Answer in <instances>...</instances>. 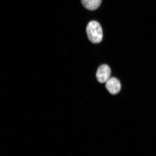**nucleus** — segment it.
Wrapping results in <instances>:
<instances>
[{
	"mask_svg": "<svg viewBox=\"0 0 156 156\" xmlns=\"http://www.w3.org/2000/svg\"><path fill=\"white\" fill-rule=\"evenodd\" d=\"M86 32L89 40L93 43L98 44L102 41V29L100 24L97 21H90L87 25Z\"/></svg>",
	"mask_w": 156,
	"mask_h": 156,
	"instance_id": "f257e3e1",
	"label": "nucleus"
},
{
	"mask_svg": "<svg viewBox=\"0 0 156 156\" xmlns=\"http://www.w3.org/2000/svg\"><path fill=\"white\" fill-rule=\"evenodd\" d=\"M111 71L110 67L106 64H103L97 69L96 76L97 81L99 83H106L110 79Z\"/></svg>",
	"mask_w": 156,
	"mask_h": 156,
	"instance_id": "f03ea898",
	"label": "nucleus"
},
{
	"mask_svg": "<svg viewBox=\"0 0 156 156\" xmlns=\"http://www.w3.org/2000/svg\"><path fill=\"white\" fill-rule=\"evenodd\" d=\"M106 87L111 94L115 95L120 92L121 85L119 81L115 77L110 78L107 82Z\"/></svg>",
	"mask_w": 156,
	"mask_h": 156,
	"instance_id": "7ed1b4c3",
	"label": "nucleus"
},
{
	"mask_svg": "<svg viewBox=\"0 0 156 156\" xmlns=\"http://www.w3.org/2000/svg\"><path fill=\"white\" fill-rule=\"evenodd\" d=\"M81 2L85 8L90 10H94L100 5L102 0H81Z\"/></svg>",
	"mask_w": 156,
	"mask_h": 156,
	"instance_id": "20e7f679",
	"label": "nucleus"
}]
</instances>
